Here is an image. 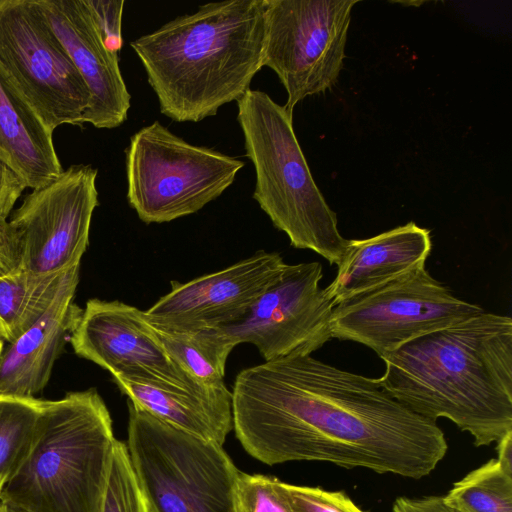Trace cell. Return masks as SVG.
I'll list each match as a JSON object with an SVG mask.
<instances>
[{"mask_svg": "<svg viewBox=\"0 0 512 512\" xmlns=\"http://www.w3.org/2000/svg\"><path fill=\"white\" fill-rule=\"evenodd\" d=\"M231 394L237 439L268 465L323 461L417 480L448 450L435 421L403 406L376 379L311 355L243 369Z\"/></svg>", "mask_w": 512, "mask_h": 512, "instance_id": "6da1fadb", "label": "cell"}, {"mask_svg": "<svg viewBox=\"0 0 512 512\" xmlns=\"http://www.w3.org/2000/svg\"><path fill=\"white\" fill-rule=\"evenodd\" d=\"M378 384L412 412L446 418L475 446L512 431V319L482 312L381 358Z\"/></svg>", "mask_w": 512, "mask_h": 512, "instance_id": "7a4b0ae2", "label": "cell"}, {"mask_svg": "<svg viewBox=\"0 0 512 512\" xmlns=\"http://www.w3.org/2000/svg\"><path fill=\"white\" fill-rule=\"evenodd\" d=\"M265 0L200 5L130 43L160 111L199 122L238 101L263 67Z\"/></svg>", "mask_w": 512, "mask_h": 512, "instance_id": "3957f363", "label": "cell"}, {"mask_svg": "<svg viewBox=\"0 0 512 512\" xmlns=\"http://www.w3.org/2000/svg\"><path fill=\"white\" fill-rule=\"evenodd\" d=\"M115 443L96 389L42 400L30 452L0 499L28 512H101Z\"/></svg>", "mask_w": 512, "mask_h": 512, "instance_id": "277c9868", "label": "cell"}, {"mask_svg": "<svg viewBox=\"0 0 512 512\" xmlns=\"http://www.w3.org/2000/svg\"><path fill=\"white\" fill-rule=\"evenodd\" d=\"M237 120L256 183L254 200L291 246L338 265L348 240L317 187L293 128V113L251 88L238 100Z\"/></svg>", "mask_w": 512, "mask_h": 512, "instance_id": "5b68a950", "label": "cell"}, {"mask_svg": "<svg viewBox=\"0 0 512 512\" xmlns=\"http://www.w3.org/2000/svg\"><path fill=\"white\" fill-rule=\"evenodd\" d=\"M130 460L151 512H237L239 470L222 445L179 430L128 400Z\"/></svg>", "mask_w": 512, "mask_h": 512, "instance_id": "8992f818", "label": "cell"}, {"mask_svg": "<svg viewBox=\"0 0 512 512\" xmlns=\"http://www.w3.org/2000/svg\"><path fill=\"white\" fill-rule=\"evenodd\" d=\"M125 165L128 203L151 224L198 212L232 185L245 163L154 121L130 137Z\"/></svg>", "mask_w": 512, "mask_h": 512, "instance_id": "52a82bcc", "label": "cell"}, {"mask_svg": "<svg viewBox=\"0 0 512 512\" xmlns=\"http://www.w3.org/2000/svg\"><path fill=\"white\" fill-rule=\"evenodd\" d=\"M0 68L52 133L82 126L89 90L37 0H0Z\"/></svg>", "mask_w": 512, "mask_h": 512, "instance_id": "ba28073f", "label": "cell"}, {"mask_svg": "<svg viewBox=\"0 0 512 512\" xmlns=\"http://www.w3.org/2000/svg\"><path fill=\"white\" fill-rule=\"evenodd\" d=\"M358 0H265L263 66L272 69L293 113L304 98L333 87L344 66Z\"/></svg>", "mask_w": 512, "mask_h": 512, "instance_id": "9c48e42d", "label": "cell"}, {"mask_svg": "<svg viewBox=\"0 0 512 512\" xmlns=\"http://www.w3.org/2000/svg\"><path fill=\"white\" fill-rule=\"evenodd\" d=\"M484 312L455 297L425 265L335 305L332 338L357 342L380 358L430 332Z\"/></svg>", "mask_w": 512, "mask_h": 512, "instance_id": "30bf717a", "label": "cell"}, {"mask_svg": "<svg viewBox=\"0 0 512 512\" xmlns=\"http://www.w3.org/2000/svg\"><path fill=\"white\" fill-rule=\"evenodd\" d=\"M322 275L319 262L286 264L241 320L212 330L230 350L253 344L265 362L311 355L332 339L336 304L319 286Z\"/></svg>", "mask_w": 512, "mask_h": 512, "instance_id": "8fae6325", "label": "cell"}, {"mask_svg": "<svg viewBox=\"0 0 512 512\" xmlns=\"http://www.w3.org/2000/svg\"><path fill=\"white\" fill-rule=\"evenodd\" d=\"M97 174L91 165H72L52 182L33 189L9 215L21 242L25 270L46 275L80 264L98 206Z\"/></svg>", "mask_w": 512, "mask_h": 512, "instance_id": "7c38bea8", "label": "cell"}, {"mask_svg": "<svg viewBox=\"0 0 512 512\" xmlns=\"http://www.w3.org/2000/svg\"><path fill=\"white\" fill-rule=\"evenodd\" d=\"M70 343L79 357L104 368L112 377L198 395L225 386L199 385L167 354L144 311L118 300H88Z\"/></svg>", "mask_w": 512, "mask_h": 512, "instance_id": "4fadbf2b", "label": "cell"}, {"mask_svg": "<svg viewBox=\"0 0 512 512\" xmlns=\"http://www.w3.org/2000/svg\"><path fill=\"white\" fill-rule=\"evenodd\" d=\"M285 266L279 253L259 250L186 283L171 281L170 291L144 311V316L154 327L177 333L228 326L249 312Z\"/></svg>", "mask_w": 512, "mask_h": 512, "instance_id": "5bb4252c", "label": "cell"}, {"mask_svg": "<svg viewBox=\"0 0 512 512\" xmlns=\"http://www.w3.org/2000/svg\"><path fill=\"white\" fill-rule=\"evenodd\" d=\"M90 93L83 123L112 129L126 119L131 95L118 54L106 49L84 0H37Z\"/></svg>", "mask_w": 512, "mask_h": 512, "instance_id": "9a60e30c", "label": "cell"}, {"mask_svg": "<svg viewBox=\"0 0 512 512\" xmlns=\"http://www.w3.org/2000/svg\"><path fill=\"white\" fill-rule=\"evenodd\" d=\"M80 264L72 267L47 312L0 354V395L33 398L47 385L53 365L82 309L73 301Z\"/></svg>", "mask_w": 512, "mask_h": 512, "instance_id": "2e32d148", "label": "cell"}, {"mask_svg": "<svg viewBox=\"0 0 512 512\" xmlns=\"http://www.w3.org/2000/svg\"><path fill=\"white\" fill-rule=\"evenodd\" d=\"M431 249L430 231L414 222L348 240L336 276L325 288L338 304L425 265Z\"/></svg>", "mask_w": 512, "mask_h": 512, "instance_id": "e0dca14e", "label": "cell"}, {"mask_svg": "<svg viewBox=\"0 0 512 512\" xmlns=\"http://www.w3.org/2000/svg\"><path fill=\"white\" fill-rule=\"evenodd\" d=\"M52 135L0 68V161L26 188L45 186L63 171Z\"/></svg>", "mask_w": 512, "mask_h": 512, "instance_id": "ac0fdd59", "label": "cell"}, {"mask_svg": "<svg viewBox=\"0 0 512 512\" xmlns=\"http://www.w3.org/2000/svg\"><path fill=\"white\" fill-rule=\"evenodd\" d=\"M113 380L133 404L186 433L222 445L233 429L232 394L226 385L198 395L138 380Z\"/></svg>", "mask_w": 512, "mask_h": 512, "instance_id": "d6986e66", "label": "cell"}, {"mask_svg": "<svg viewBox=\"0 0 512 512\" xmlns=\"http://www.w3.org/2000/svg\"><path fill=\"white\" fill-rule=\"evenodd\" d=\"M70 269L61 273L38 275L23 268L0 278V325L5 341L13 342L41 319L53 303Z\"/></svg>", "mask_w": 512, "mask_h": 512, "instance_id": "ffe728a7", "label": "cell"}, {"mask_svg": "<svg viewBox=\"0 0 512 512\" xmlns=\"http://www.w3.org/2000/svg\"><path fill=\"white\" fill-rule=\"evenodd\" d=\"M154 329L170 358L199 385L207 388L225 385V366L232 350L219 340L214 330L177 333Z\"/></svg>", "mask_w": 512, "mask_h": 512, "instance_id": "44dd1931", "label": "cell"}, {"mask_svg": "<svg viewBox=\"0 0 512 512\" xmlns=\"http://www.w3.org/2000/svg\"><path fill=\"white\" fill-rule=\"evenodd\" d=\"M42 400L0 395V492L32 447Z\"/></svg>", "mask_w": 512, "mask_h": 512, "instance_id": "7402d4cb", "label": "cell"}, {"mask_svg": "<svg viewBox=\"0 0 512 512\" xmlns=\"http://www.w3.org/2000/svg\"><path fill=\"white\" fill-rule=\"evenodd\" d=\"M443 500L457 512H512V475L491 459L455 482Z\"/></svg>", "mask_w": 512, "mask_h": 512, "instance_id": "603a6c76", "label": "cell"}, {"mask_svg": "<svg viewBox=\"0 0 512 512\" xmlns=\"http://www.w3.org/2000/svg\"><path fill=\"white\" fill-rule=\"evenodd\" d=\"M101 512H151L127 445L119 440L114 446Z\"/></svg>", "mask_w": 512, "mask_h": 512, "instance_id": "cb8c5ba5", "label": "cell"}, {"mask_svg": "<svg viewBox=\"0 0 512 512\" xmlns=\"http://www.w3.org/2000/svg\"><path fill=\"white\" fill-rule=\"evenodd\" d=\"M273 477L239 472L236 482L237 512H292Z\"/></svg>", "mask_w": 512, "mask_h": 512, "instance_id": "d4e9b609", "label": "cell"}, {"mask_svg": "<svg viewBox=\"0 0 512 512\" xmlns=\"http://www.w3.org/2000/svg\"><path fill=\"white\" fill-rule=\"evenodd\" d=\"M292 512H364L343 491L279 482Z\"/></svg>", "mask_w": 512, "mask_h": 512, "instance_id": "484cf974", "label": "cell"}, {"mask_svg": "<svg viewBox=\"0 0 512 512\" xmlns=\"http://www.w3.org/2000/svg\"><path fill=\"white\" fill-rule=\"evenodd\" d=\"M106 49L118 54L123 45V0H84Z\"/></svg>", "mask_w": 512, "mask_h": 512, "instance_id": "4316f807", "label": "cell"}, {"mask_svg": "<svg viewBox=\"0 0 512 512\" xmlns=\"http://www.w3.org/2000/svg\"><path fill=\"white\" fill-rule=\"evenodd\" d=\"M21 269H23V253L19 236L8 218H0V278Z\"/></svg>", "mask_w": 512, "mask_h": 512, "instance_id": "83f0119b", "label": "cell"}, {"mask_svg": "<svg viewBox=\"0 0 512 512\" xmlns=\"http://www.w3.org/2000/svg\"><path fill=\"white\" fill-rule=\"evenodd\" d=\"M25 189L18 176L0 161V218H8Z\"/></svg>", "mask_w": 512, "mask_h": 512, "instance_id": "f1b7e54d", "label": "cell"}, {"mask_svg": "<svg viewBox=\"0 0 512 512\" xmlns=\"http://www.w3.org/2000/svg\"><path fill=\"white\" fill-rule=\"evenodd\" d=\"M393 512H457L448 506L443 496L422 498L399 497L393 504Z\"/></svg>", "mask_w": 512, "mask_h": 512, "instance_id": "f546056e", "label": "cell"}, {"mask_svg": "<svg viewBox=\"0 0 512 512\" xmlns=\"http://www.w3.org/2000/svg\"><path fill=\"white\" fill-rule=\"evenodd\" d=\"M496 460L507 474L512 475V431L507 432L497 442Z\"/></svg>", "mask_w": 512, "mask_h": 512, "instance_id": "4dcf8cb0", "label": "cell"}, {"mask_svg": "<svg viewBox=\"0 0 512 512\" xmlns=\"http://www.w3.org/2000/svg\"><path fill=\"white\" fill-rule=\"evenodd\" d=\"M0 512H28L25 509L5 500L0 499Z\"/></svg>", "mask_w": 512, "mask_h": 512, "instance_id": "1f68e13d", "label": "cell"}, {"mask_svg": "<svg viewBox=\"0 0 512 512\" xmlns=\"http://www.w3.org/2000/svg\"><path fill=\"white\" fill-rule=\"evenodd\" d=\"M0 338H2L4 341H5V334H4V331L0 325Z\"/></svg>", "mask_w": 512, "mask_h": 512, "instance_id": "d6a6232c", "label": "cell"}, {"mask_svg": "<svg viewBox=\"0 0 512 512\" xmlns=\"http://www.w3.org/2000/svg\"><path fill=\"white\" fill-rule=\"evenodd\" d=\"M3 346H4V340L2 338H0V354H1L2 350L4 349Z\"/></svg>", "mask_w": 512, "mask_h": 512, "instance_id": "836d02e7", "label": "cell"}]
</instances>
